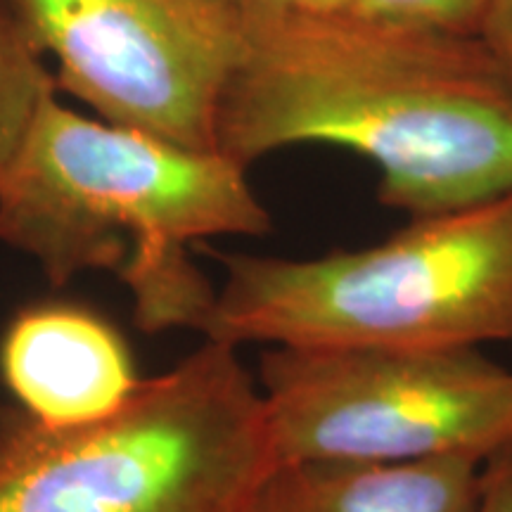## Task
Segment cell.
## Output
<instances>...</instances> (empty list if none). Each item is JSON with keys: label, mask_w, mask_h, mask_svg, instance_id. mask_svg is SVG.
Returning <instances> with one entry per match:
<instances>
[{"label": "cell", "mask_w": 512, "mask_h": 512, "mask_svg": "<svg viewBox=\"0 0 512 512\" xmlns=\"http://www.w3.org/2000/svg\"><path fill=\"white\" fill-rule=\"evenodd\" d=\"M247 46L216 145L242 166L335 145L380 171L377 200L413 216L512 192V81L475 34L351 10H245Z\"/></svg>", "instance_id": "6da1fadb"}, {"label": "cell", "mask_w": 512, "mask_h": 512, "mask_svg": "<svg viewBox=\"0 0 512 512\" xmlns=\"http://www.w3.org/2000/svg\"><path fill=\"white\" fill-rule=\"evenodd\" d=\"M273 221L242 166L150 133L43 102L0 183V242L53 287L117 273L143 332H202L216 287L190 247L264 238Z\"/></svg>", "instance_id": "7a4b0ae2"}, {"label": "cell", "mask_w": 512, "mask_h": 512, "mask_svg": "<svg viewBox=\"0 0 512 512\" xmlns=\"http://www.w3.org/2000/svg\"><path fill=\"white\" fill-rule=\"evenodd\" d=\"M204 339L290 349L512 342V192L316 259L228 254Z\"/></svg>", "instance_id": "3957f363"}, {"label": "cell", "mask_w": 512, "mask_h": 512, "mask_svg": "<svg viewBox=\"0 0 512 512\" xmlns=\"http://www.w3.org/2000/svg\"><path fill=\"white\" fill-rule=\"evenodd\" d=\"M273 465L259 382L214 339L98 422L0 406V512H252Z\"/></svg>", "instance_id": "277c9868"}, {"label": "cell", "mask_w": 512, "mask_h": 512, "mask_svg": "<svg viewBox=\"0 0 512 512\" xmlns=\"http://www.w3.org/2000/svg\"><path fill=\"white\" fill-rule=\"evenodd\" d=\"M275 463L484 460L512 439V370L482 349L266 347Z\"/></svg>", "instance_id": "5b68a950"}, {"label": "cell", "mask_w": 512, "mask_h": 512, "mask_svg": "<svg viewBox=\"0 0 512 512\" xmlns=\"http://www.w3.org/2000/svg\"><path fill=\"white\" fill-rule=\"evenodd\" d=\"M55 83L100 119L219 150L223 93L247 46L233 0H10Z\"/></svg>", "instance_id": "8992f818"}, {"label": "cell", "mask_w": 512, "mask_h": 512, "mask_svg": "<svg viewBox=\"0 0 512 512\" xmlns=\"http://www.w3.org/2000/svg\"><path fill=\"white\" fill-rule=\"evenodd\" d=\"M0 380L12 401L50 427H76L117 413L140 387L121 332L76 304H34L0 335Z\"/></svg>", "instance_id": "52a82bcc"}, {"label": "cell", "mask_w": 512, "mask_h": 512, "mask_svg": "<svg viewBox=\"0 0 512 512\" xmlns=\"http://www.w3.org/2000/svg\"><path fill=\"white\" fill-rule=\"evenodd\" d=\"M482 460L275 463L252 512H475Z\"/></svg>", "instance_id": "ba28073f"}, {"label": "cell", "mask_w": 512, "mask_h": 512, "mask_svg": "<svg viewBox=\"0 0 512 512\" xmlns=\"http://www.w3.org/2000/svg\"><path fill=\"white\" fill-rule=\"evenodd\" d=\"M55 91L46 53L10 0H0V183L27 143L43 102Z\"/></svg>", "instance_id": "9c48e42d"}, {"label": "cell", "mask_w": 512, "mask_h": 512, "mask_svg": "<svg viewBox=\"0 0 512 512\" xmlns=\"http://www.w3.org/2000/svg\"><path fill=\"white\" fill-rule=\"evenodd\" d=\"M482 8L484 0H351L347 10L384 22L475 34Z\"/></svg>", "instance_id": "30bf717a"}, {"label": "cell", "mask_w": 512, "mask_h": 512, "mask_svg": "<svg viewBox=\"0 0 512 512\" xmlns=\"http://www.w3.org/2000/svg\"><path fill=\"white\" fill-rule=\"evenodd\" d=\"M475 512H512V439L482 460Z\"/></svg>", "instance_id": "8fae6325"}, {"label": "cell", "mask_w": 512, "mask_h": 512, "mask_svg": "<svg viewBox=\"0 0 512 512\" xmlns=\"http://www.w3.org/2000/svg\"><path fill=\"white\" fill-rule=\"evenodd\" d=\"M475 36L489 48L512 81V0H484Z\"/></svg>", "instance_id": "7c38bea8"}, {"label": "cell", "mask_w": 512, "mask_h": 512, "mask_svg": "<svg viewBox=\"0 0 512 512\" xmlns=\"http://www.w3.org/2000/svg\"><path fill=\"white\" fill-rule=\"evenodd\" d=\"M242 10H292V12H332L347 10L351 0H233Z\"/></svg>", "instance_id": "4fadbf2b"}]
</instances>
